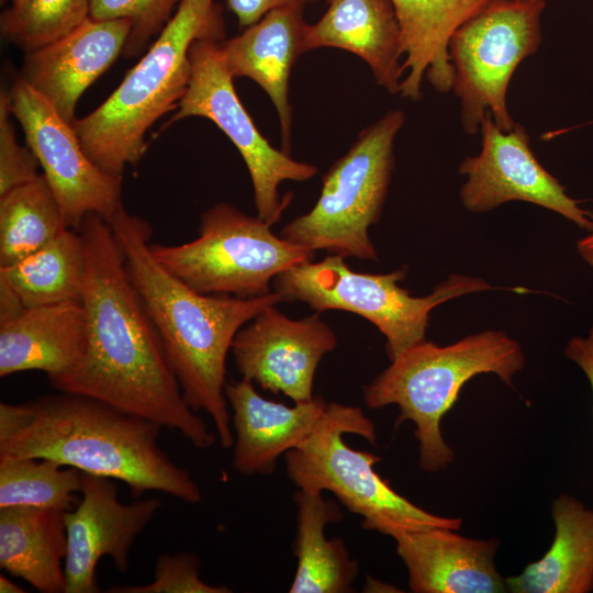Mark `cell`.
<instances>
[{"label": "cell", "instance_id": "6da1fadb", "mask_svg": "<svg viewBox=\"0 0 593 593\" xmlns=\"http://www.w3.org/2000/svg\"><path fill=\"white\" fill-rule=\"evenodd\" d=\"M78 232L87 256L81 301L87 349L75 368L49 383L154 421L209 449L216 437L187 404L110 224L89 214Z\"/></svg>", "mask_w": 593, "mask_h": 593}, {"label": "cell", "instance_id": "7a4b0ae2", "mask_svg": "<svg viewBox=\"0 0 593 593\" xmlns=\"http://www.w3.org/2000/svg\"><path fill=\"white\" fill-rule=\"evenodd\" d=\"M163 428L103 401L59 391L0 403V459H51L121 481L134 497L158 491L199 503V484L158 443Z\"/></svg>", "mask_w": 593, "mask_h": 593}, {"label": "cell", "instance_id": "3957f363", "mask_svg": "<svg viewBox=\"0 0 593 593\" xmlns=\"http://www.w3.org/2000/svg\"><path fill=\"white\" fill-rule=\"evenodd\" d=\"M108 223L187 404L208 413L221 446L232 448L234 432L224 392L227 354L237 332L281 296L275 291L249 299L199 293L153 256L147 221L122 205Z\"/></svg>", "mask_w": 593, "mask_h": 593}, {"label": "cell", "instance_id": "277c9868", "mask_svg": "<svg viewBox=\"0 0 593 593\" xmlns=\"http://www.w3.org/2000/svg\"><path fill=\"white\" fill-rule=\"evenodd\" d=\"M224 22L215 0H182L155 42L97 109L72 126L86 154L103 171L122 177L147 149L145 135L176 110L191 78L190 48L203 38L222 42Z\"/></svg>", "mask_w": 593, "mask_h": 593}, {"label": "cell", "instance_id": "5b68a950", "mask_svg": "<svg viewBox=\"0 0 593 593\" xmlns=\"http://www.w3.org/2000/svg\"><path fill=\"white\" fill-rule=\"evenodd\" d=\"M525 366L518 342L499 329L468 335L447 346L426 339L410 347L363 388L370 409L396 405L395 425L411 421L418 443V465L438 472L455 459L440 422L467 381L482 373L496 374L506 385Z\"/></svg>", "mask_w": 593, "mask_h": 593}, {"label": "cell", "instance_id": "8992f818", "mask_svg": "<svg viewBox=\"0 0 593 593\" xmlns=\"http://www.w3.org/2000/svg\"><path fill=\"white\" fill-rule=\"evenodd\" d=\"M345 434L359 435L370 444L377 440L376 426L360 407L327 403L316 430L284 455L287 474L298 489L332 492L362 517V528L392 538L404 532L460 528L461 518L437 516L399 494L374 470L381 458L353 449L344 441Z\"/></svg>", "mask_w": 593, "mask_h": 593}, {"label": "cell", "instance_id": "52a82bcc", "mask_svg": "<svg viewBox=\"0 0 593 593\" xmlns=\"http://www.w3.org/2000/svg\"><path fill=\"white\" fill-rule=\"evenodd\" d=\"M405 267L388 273L354 271L338 255L300 262L278 275L273 291L282 301H300L316 313L342 310L372 323L385 337L390 360L425 340L430 312L444 302L469 293L499 289L484 279L451 273L430 294L414 296L399 284Z\"/></svg>", "mask_w": 593, "mask_h": 593}, {"label": "cell", "instance_id": "ba28073f", "mask_svg": "<svg viewBox=\"0 0 593 593\" xmlns=\"http://www.w3.org/2000/svg\"><path fill=\"white\" fill-rule=\"evenodd\" d=\"M404 121L403 111L391 110L363 128L325 172L314 206L283 226L280 236L314 253L378 260L369 228L383 210L394 167V139Z\"/></svg>", "mask_w": 593, "mask_h": 593}, {"label": "cell", "instance_id": "9c48e42d", "mask_svg": "<svg viewBox=\"0 0 593 593\" xmlns=\"http://www.w3.org/2000/svg\"><path fill=\"white\" fill-rule=\"evenodd\" d=\"M269 223L226 202L204 211L195 239L152 244L157 261L192 290L249 299L272 292L273 279L312 260L314 251L271 231Z\"/></svg>", "mask_w": 593, "mask_h": 593}, {"label": "cell", "instance_id": "30bf717a", "mask_svg": "<svg viewBox=\"0 0 593 593\" xmlns=\"http://www.w3.org/2000/svg\"><path fill=\"white\" fill-rule=\"evenodd\" d=\"M545 5V0H491L451 36L452 89L468 133L478 132L486 113L504 131L516 124L506 91L519 63L537 51Z\"/></svg>", "mask_w": 593, "mask_h": 593}, {"label": "cell", "instance_id": "8fae6325", "mask_svg": "<svg viewBox=\"0 0 593 593\" xmlns=\"http://www.w3.org/2000/svg\"><path fill=\"white\" fill-rule=\"evenodd\" d=\"M189 55V86L166 126L190 116L212 121L234 144L248 169L257 216L276 224L292 200L291 193L280 195V184L307 181L317 168L275 148L259 132L237 96L221 42L198 40Z\"/></svg>", "mask_w": 593, "mask_h": 593}, {"label": "cell", "instance_id": "7c38bea8", "mask_svg": "<svg viewBox=\"0 0 593 593\" xmlns=\"http://www.w3.org/2000/svg\"><path fill=\"white\" fill-rule=\"evenodd\" d=\"M13 118L36 157L68 227L78 230L89 214L109 221L123 205L122 177L99 168L72 126L20 76L10 88Z\"/></svg>", "mask_w": 593, "mask_h": 593}, {"label": "cell", "instance_id": "4fadbf2b", "mask_svg": "<svg viewBox=\"0 0 593 593\" xmlns=\"http://www.w3.org/2000/svg\"><path fill=\"white\" fill-rule=\"evenodd\" d=\"M482 146L466 157L459 172L467 176L460 190L463 206L484 213L510 201L537 204L593 233V214L570 198L564 187L536 159L525 127L504 131L486 113L481 123Z\"/></svg>", "mask_w": 593, "mask_h": 593}, {"label": "cell", "instance_id": "5bb4252c", "mask_svg": "<svg viewBox=\"0 0 593 593\" xmlns=\"http://www.w3.org/2000/svg\"><path fill=\"white\" fill-rule=\"evenodd\" d=\"M336 346V334L318 313L292 320L269 305L237 332L231 351L244 379L304 403L315 396L320 361Z\"/></svg>", "mask_w": 593, "mask_h": 593}, {"label": "cell", "instance_id": "9a60e30c", "mask_svg": "<svg viewBox=\"0 0 593 593\" xmlns=\"http://www.w3.org/2000/svg\"><path fill=\"white\" fill-rule=\"evenodd\" d=\"M80 493L76 508L65 512V593H97L99 560L109 557L120 572H126L130 551L161 502L147 497L122 503L113 479L85 472Z\"/></svg>", "mask_w": 593, "mask_h": 593}, {"label": "cell", "instance_id": "2e32d148", "mask_svg": "<svg viewBox=\"0 0 593 593\" xmlns=\"http://www.w3.org/2000/svg\"><path fill=\"white\" fill-rule=\"evenodd\" d=\"M131 29L127 20L88 18L65 36L26 52L20 77L72 124L80 97L123 53Z\"/></svg>", "mask_w": 593, "mask_h": 593}, {"label": "cell", "instance_id": "e0dca14e", "mask_svg": "<svg viewBox=\"0 0 593 593\" xmlns=\"http://www.w3.org/2000/svg\"><path fill=\"white\" fill-rule=\"evenodd\" d=\"M224 392L233 412L232 463L242 475L271 474L281 455L316 430L327 407L321 396L293 406L267 400L244 378L226 382Z\"/></svg>", "mask_w": 593, "mask_h": 593}, {"label": "cell", "instance_id": "ac0fdd59", "mask_svg": "<svg viewBox=\"0 0 593 593\" xmlns=\"http://www.w3.org/2000/svg\"><path fill=\"white\" fill-rule=\"evenodd\" d=\"M414 593H503L496 570L497 538L463 537L449 528L404 532L393 538Z\"/></svg>", "mask_w": 593, "mask_h": 593}, {"label": "cell", "instance_id": "d6986e66", "mask_svg": "<svg viewBox=\"0 0 593 593\" xmlns=\"http://www.w3.org/2000/svg\"><path fill=\"white\" fill-rule=\"evenodd\" d=\"M303 5L276 8L243 33L221 42L227 70L233 78L255 81L270 98L279 119L282 150L290 152L291 107L289 80L298 57L305 53L307 24Z\"/></svg>", "mask_w": 593, "mask_h": 593}, {"label": "cell", "instance_id": "ffe728a7", "mask_svg": "<svg viewBox=\"0 0 593 593\" xmlns=\"http://www.w3.org/2000/svg\"><path fill=\"white\" fill-rule=\"evenodd\" d=\"M332 47L353 53L378 85L400 92L403 78L401 29L391 0H327V9L307 24L304 51Z\"/></svg>", "mask_w": 593, "mask_h": 593}, {"label": "cell", "instance_id": "44dd1931", "mask_svg": "<svg viewBox=\"0 0 593 593\" xmlns=\"http://www.w3.org/2000/svg\"><path fill=\"white\" fill-rule=\"evenodd\" d=\"M401 29L400 93L418 100L424 77L438 92L452 89L449 43L456 30L491 0H391Z\"/></svg>", "mask_w": 593, "mask_h": 593}, {"label": "cell", "instance_id": "7402d4cb", "mask_svg": "<svg viewBox=\"0 0 593 593\" xmlns=\"http://www.w3.org/2000/svg\"><path fill=\"white\" fill-rule=\"evenodd\" d=\"M86 349L87 320L82 303L29 307L0 325V377L38 370L51 380L75 368Z\"/></svg>", "mask_w": 593, "mask_h": 593}, {"label": "cell", "instance_id": "603a6c76", "mask_svg": "<svg viewBox=\"0 0 593 593\" xmlns=\"http://www.w3.org/2000/svg\"><path fill=\"white\" fill-rule=\"evenodd\" d=\"M65 512L55 507H0V567L42 593H65Z\"/></svg>", "mask_w": 593, "mask_h": 593}, {"label": "cell", "instance_id": "cb8c5ba5", "mask_svg": "<svg viewBox=\"0 0 593 593\" xmlns=\"http://www.w3.org/2000/svg\"><path fill=\"white\" fill-rule=\"evenodd\" d=\"M556 527L550 548L537 561L505 579L513 593H590L593 591V510L562 493L551 503Z\"/></svg>", "mask_w": 593, "mask_h": 593}, {"label": "cell", "instance_id": "d4e9b609", "mask_svg": "<svg viewBox=\"0 0 593 593\" xmlns=\"http://www.w3.org/2000/svg\"><path fill=\"white\" fill-rule=\"evenodd\" d=\"M298 508L293 552L296 570L290 593H347L359 572L343 539H326L325 526L343 519L337 503L322 493L301 489L293 495Z\"/></svg>", "mask_w": 593, "mask_h": 593}, {"label": "cell", "instance_id": "484cf974", "mask_svg": "<svg viewBox=\"0 0 593 593\" xmlns=\"http://www.w3.org/2000/svg\"><path fill=\"white\" fill-rule=\"evenodd\" d=\"M87 256L82 238L69 228L48 244L7 267V282L29 307L82 301Z\"/></svg>", "mask_w": 593, "mask_h": 593}, {"label": "cell", "instance_id": "4316f807", "mask_svg": "<svg viewBox=\"0 0 593 593\" xmlns=\"http://www.w3.org/2000/svg\"><path fill=\"white\" fill-rule=\"evenodd\" d=\"M68 228L42 174L11 189L0 195V267L22 260Z\"/></svg>", "mask_w": 593, "mask_h": 593}, {"label": "cell", "instance_id": "83f0119b", "mask_svg": "<svg viewBox=\"0 0 593 593\" xmlns=\"http://www.w3.org/2000/svg\"><path fill=\"white\" fill-rule=\"evenodd\" d=\"M82 472L51 459H0V507L41 506L71 510Z\"/></svg>", "mask_w": 593, "mask_h": 593}, {"label": "cell", "instance_id": "f1b7e54d", "mask_svg": "<svg viewBox=\"0 0 593 593\" xmlns=\"http://www.w3.org/2000/svg\"><path fill=\"white\" fill-rule=\"evenodd\" d=\"M90 0H27L0 16L2 36L30 52L71 32L89 18Z\"/></svg>", "mask_w": 593, "mask_h": 593}, {"label": "cell", "instance_id": "f546056e", "mask_svg": "<svg viewBox=\"0 0 593 593\" xmlns=\"http://www.w3.org/2000/svg\"><path fill=\"white\" fill-rule=\"evenodd\" d=\"M182 0H90L89 18L127 20L131 32L122 55L139 56L149 40L157 36L175 14Z\"/></svg>", "mask_w": 593, "mask_h": 593}, {"label": "cell", "instance_id": "4dcf8cb0", "mask_svg": "<svg viewBox=\"0 0 593 593\" xmlns=\"http://www.w3.org/2000/svg\"><path fill=\"white\" fill-rule=\"evenodd\" d=\"M200 559L187 551L161 553L154 580L143 585H114L109 593H231L225 585H211L200 577Z\"/></svg>", "mask_w": 593, "mask_h": 593}, {"label": "cell", "instance_id": "1f68e13d", "mask_svg": "<svg viewBox=\"0 0 593 593\" xmlns=\"http://www.w3.org/2000/svg\"><path fill=\"white\" fill-rule=\"evenodd\" d=\"M8 91L0 93V195L36 179L38 161L29 147L22 146L11 121Z\"/></svg>", "mask_w": 593, "mask_h": 593}, {"label": "cell", "instance_id": "d6a6232c", "mask_svg": "<svg viewBox=\"0 0 593 593\" xmlns=\"http://www.w3.org/2000/svg\"><path fill=\"white\" fill-rule=\"evenodd\" d=\"M314 0H226L228 9L242 27L259 21L269 11L284 5H303Z\"/></svg>", "mask_w": 593, "mask_h": 593}, {"label": "cell", "instance_id": "836d02e7", "mask_svg": "<svg viewBox=\"0 0 593 593\" xmlns=\"http://www.w3.org/2000/svg\"><path fill=\"white\" fill-rule=\"evenodd\" d=\"M563 354L584 372L593 396V325L586 336L571 337L563 348Z\"/></svg>", "mask_w": 593, "mask_h": 593}, {"label": "cell", "instance_id": "e575fe53", "mask_svg": "<svg viewBox=\"0 0 593 593\" xmlns=\"http://www.w3.org/2000/svg\"><path fill=\"white\" fill-rule=\"evenodd\" d=\"M27 307L15 291L0 280V325L20 316Z\"/></svg>", "mask_w": 593, "mask_h": 593}, {"label": "cell", "instance_id": "d590c367", "mask_svg": "<svg viewBox=\"0 0 593 593\" xmlns=\"http://www.w3.org/2000/svg\"><path fill=\"white\" fill-rule=\"evenodd\" d=\"M577 250L582 260L593 268V233L578 240Z\"/></svg>", "mask_w": 593, "mask_h": 593}, {"label": "cell", "instance_id": "8d00e7d4", "mask_svg": "<svg viewBox=\"0 0 593 593\" xmlns=\"http://www.w3.org/2000/svg\"><path fill=\"white\" fill-rule=\"evenodd\" d=\"M0 592L1 593H24L25 590H23L14 581L1 574L0 575Z\"/></svg>", "mask_w": 593, "mask_h": 593}, {"label": "cell", "instance_id": "74e56055", "mask_svg": "<svg viewBox=\"0 0 593 593\" xmlns=\"http://www.w3.org/2000/svg\"><path fill=\"white\" fill-rule=\"evenodd\" d=\"M27 0H10V7H21L23 5Z\"/></svg>", "mask_w": 593, "mask_h": 593}]
</instances>
